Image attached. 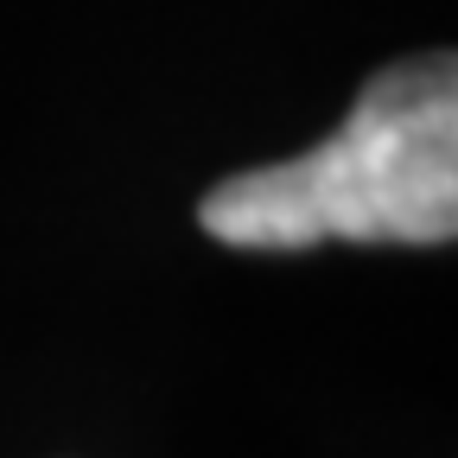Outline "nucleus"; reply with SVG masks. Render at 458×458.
I'll list each match as a JSON object with an SVG mask.
<instances>
[{"mask_svg":"<svg viewBox=\"0 0 458 458\" xmlns=\"http://www.w3.org/2000/svg\"><path fill=\"white\" fill-rule=\"evenodd\" d=\"M204 236L293 255L318 242L458 236V64L427 51L363 83L344 128L300 159L236 172L198 204Z\"/></svg>","mask_w":458,"mask_h":458,"instance_id":"obj_1","label":"nucleus"}]
</instances>
